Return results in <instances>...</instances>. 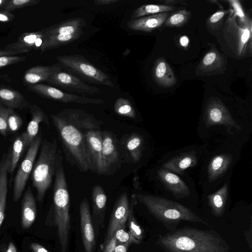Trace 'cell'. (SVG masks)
<instances>
[{
    "mask_svg": "<svg viewBox=\"0 0 252 252\" xmlns=\"http://www.w3.org/2000/svg\"><path fill=\"white\" fill-rule=\"evenodd\" d=\"M67 161L82 172L89 170L85 135L100 130L103 122L82 110L67 108L51 116Z\"/></svg>",
    "mask_w": 252,
    "mask_h": 252,
    "instance_id": "1",
    "label": "cell"
},
{
    "mask_svg": "<svg viewBox=\"0 0 252 252\" xmlns=\"http://www.w3.org/2000/svg\"><path fill=\"white\" fill-rule=\"evenodd\" d=\"M156 244L164 252H229L230 246L214 230L184 226L159 235Z\"/></svg>",
    "mask_w": 252,
    "mask_h": 252,
    "instance_id": "2",
    "label": "cell"
},
{
    "mask_svg": "<svg viewBox=\"0 0 252 252\" xmlns=\"http://www.w3.org/2000/svg\"><path fill=\"white\" fill-rule=\"evenodd\" d=\"M136 197L140 203L145 206L152 215L170 231L175 230L181 221L201 223L211 226L208 222L178 202L159 196L141 193L137 194Z\"/></svg>",
    "mask_w": 252,
    "mask_h": 252,
    "instance_id": "3",
    "label": "cell"
},
{
    "mask_svg": "<svg viewBox=\"0 0 252 252\" xmlns=\"http://www.w3.org/2000/svg\"><path fill=\"white\" fill-rule=\"evenodd\" d=\"M52 207L53 224L57 228L61 250L66 252L70 229V198L61 152L55 175Z\"/></svg>",
    "mask_w": 252,
    "mask_h": 252,
    "instance_id": "4",
    "label": "cell"
},
{
    "mask_svg": "<svg viewBox=\"0 0 252 252\" xmlns=\"http://www.w3.org/2000/svg\"><path fill=\"white\" fill-rule=\"evenodd\" d=\"M60 151L56 140L45 139L42 141L39 155L32 173V186L36 190L39 202L43 200L55 175Z\"/></svg>",
    "mask_w": 252,
    "mask_h": 252,
    "instance_id": "5",
    "label": "cell"
},
{
    "mask_svg": "<svg viewBox=\"0 0 252 252\" xmlns=\"http://www.w3.org/2000/svg\"><path fill=\"white\" fill-rule=\"evenodd\" d=\"M86 25L84 19L73 18L44 29L41 52L60 47L78 39Z\"/></svg>",
    "mask_w": 252,
    "mask_h": 252,
    "instance_id": "6",
    "label": "cell"
},
{
    "mask_svg": "<svg viewBox=\"0 0 252 252\" xmlns=\"http://www.w3.org/2000/svg\"><path fill=\"white\" fill-rule=\"evenodd\" d=\"M57 59L59 63L69 72L80 76L90 83L114 87L107 74L94 66L81 55L61 56L58 57Z\"/></svg>",
    "mask_w": 252,
    "mask_h": 252,
    "instance_id": "7",
    "label": "cell"
},
{
    "mask_svg": "<svg viewBox=\"0 0 252 252\" xmlns=\"http://www.w3.org/2000/svg\"><path fill=\"white\" fill-rule=\"evenodd\" d=\"M235 15L231 10L227 18L223 33L225 40L238 56H244L252 51V20L246 24L237 25Z\"/></svg>",
    "mask_w": 252,
    "mask_h": 252,
    "instance_id": "8",
    "label": "cell"
},
{
    "mask_svg": "<svg viewBox=\"0 0 252 252\" xmlns=\"http://www.w3.org/2000/svg\"><path fill=\"white\" fill-rule=\"evenodd\" d=\"M203 119L206 127L222 126L230 134L234 133L232 129L239 130L242 128L233 119L228 108L218 97H211L208 100L204 108Z\"/></svg>",
    "mask_w": 252,
    "mask_h": 252,
    "instance_id": "9",
    "label": "cell"
},
{
    "mask_svg": "<svg viewBox=\"0 0 252 252\" xmlns=\"http://www.w3.org/2000/svg\"><path fill=\"white\" fill-rule=\"evenodd\" d=\"M42 141L41 135H37L29 147L26 155L17 171L13 187V200L15 202L20 199L23 193L27 180L32 170Z\"/></svg>",
    "mask_w": 252,
    "mask_h": 252,
    "instance_id": "10",
    "label": "cell"
},
{
    "mask_svg": "<svg viewBox=\"0 0 252 252\" xmlns=\"http://www.w3.org/2000/svg\"><path fill=\"white\" fill-rule=\"evenodd\" d=\"M27 89L42 97L63 103H76L82 104H102L104 101L98 98H91L63 92L55 87L42 84L27 86Z\"/></svg>",
    "mask_w": 252,
    "mask_h": 252,
    "instance_id": "11",
    "label": "cell"
},
{
    "mask_svg": "<svg viewBox=\"0 0 252 252\" xmlns=\"http://www.w3.org/2000/svg\"><path fill=\"white\" fill-rule=\"evenodd\" d=\"M46 82L58 86L67 92L82 94H93L100 92L98 88L90 86L80 78L62 69L54 72Z\"/></svg>",
    "mask_w": 252,
    "mask_h": 252,
    "instance_id": "12",
    "label": "cell"
},
{
    "mask_svg": "<svg viewBox=\"0 0 252 252\" xmlns=\"http://www.w3.org/2000/svg\"><path fill=\"white\" fill-rule=\"evenodd\" d=\"M129 205L127 194L126 192H123L119 196L114 204L105 237L101 245H103L108 242L114 236L118 228H125L129 211Z\"/></svg>",
    "mask_w": 252,
    "mask_h": 252,
    "instance_id": "13",
    "label": "cell"
},
{
    "mask_svg": "<svg viewBox=\"0 0 252 252\" xmlns=\"http://www.w3.org/2000/svg\"><path fill=\"white\" fill-rule=\"evenodd\" d=\"M103 175H110L120 164V154L117 139L110 131H102Z\"/></svg>",
    "mask_w": 252,
    "mask_h": 252,
    "instance_id": "14",
    "label": "cell"
},
{
    "mask_svg": "<svg viewBox=\"0 0 252 252\" xmlns=\"http://www.w3.org/2000/svg\"><path fill=\"white\" fill-rule=\"evenodd\" d=\"M85 142L89 170L98 175H103L102 131H88L85 135Z\"/></svg>",
    "mask_w": 252,
    "mask_h": 252,
    "instance_id": "15",
    "label": "cell"
},
{
    "mask_svg": "<svg viewBox=\"0 0 252 252\" xmlns=\"http://www.w3.org/2000/svg\"><path fill=\"white\" fill-rule=\"evenodd\" d=\"M81 234L85 252H94L95 237L90 205L86 198L79 205Z\"/></svg>",
    "mask_w": 252,
    "mask_h": 252,
    "instance_id": "16",
    "label": "cell"
},
{
    "mask_svg": "<svg viewBox=\"0 0 252 252\" xmlns=\"http://www.w3.org/2000/svg\"><path fill=\"white\" fill-rule=\"evenodd\" d=\"M92 221L97 235L99 229L104 227L107 203L106 193L101 186L96 185L93 187L92 191Z\"/></svg>",
    "mask_w": 252,
    "mask_h": 252,
    "instance_id": "17",
    "label": "cell"
},
{
    "mask_svg": "<svg viewBox=\"0 0 252 252\" xmlns=\"http://www.w3.org/2000/svg\"><path fill=\"white\" fill-rule=\"evenodd\" d=\"M157 173L166 189L171 192L176 198H181L189 196V189L178 175L162 167L158 170Z\"/></svg>",
    "mask_w": 252,
    "mask_h": 252,
    "instance_id": "18",
    "label": "cell"
},
{
    "mask_svg": "<svg viewBox=\"0 0 252 252\" xmlns=\"http://www.w3.org/2000/svg\"><path fill=\"white\" fill-rule=\"evenodd\" d=\"M44 29L31 32H25L18 38L17 40L6 45L4 50L29 52L32 50H40L42 44Z\"/></svg>",
    "mask_w": 252,
    "mask_h": 252,
    "instance_id": "19",
    "label": "cell"
},
{
    "mask_svg": "<svg viewBox=\"0 0 252 252\" xmlns=\"http://www.w3.org/2000/svg\"><path fill=\"white\" fill-rule=\"evenodd\" d=\"M28 108L32 116L26 130L22 134L26 147H29L37 136L41 122L49 124V119L43 110L36 104H29Z\"/></svg>",
    "mask_w": 252,
    "mask_h": 252,
    "instance_id": "20",
    "label": "cell"
},
{
    "mask_svg": "<svg viewBox=\"0 0 252 252\" xmlns=\"http://www.w3.org/2000/svg\"><path fill=\"white\" fill-rule=\"evenodd\" d=\"M169 15L168 12H164L131 19L127 27L133 31L151 32L163 24Z\"/></svg>",
    "mask_w": 252,
    "mask_h": 252,
    "instance_id": "21",
    "label": "cell"
},
{
    "mask_svg": "<svg viewBox=\"0 0 252 252\" xmlns=\"http://www.w3.org/2000/svg\"><path fill=\"white\" fill-rule=\"evenodd\" d=\"M0 103L8 108L20 110L28 108L30 104L21 92L3 85H0Z\"/></svg>",
    "mask_w": 252,
    "mask_h": 252,
    "instance_id": "22",
    "label": "cell"
},
{
    "mask_svg": "<svg viewBox=\"0 0 252 252\" xmlns=\"http://www.w3.org/2000/svg\"><path fill=\"white\" fill-rule=\"evenodd\" d=\"M62 69L59 64L32 66L26 70L23 76L24 84L27 86L42 81L46 82L52 74Z\"/></svg>",
    "mask_w": 252,
    "mask_h": 252,
    "instance_id": "23",
    "label": "cell"
},
{
    "mask_svg": "<svg viewBox=\"0 0 252 252\" xmlns=\"http://www.w3.org/2000/svg\"><path fill=\"white\" fill-rule=\"evenodd\" d=\"M152 77L157 84L164 88L170 87L177 82L173 70L163 58L156 61L152 70Z\"/></svg>",
    "mask_w": 252,
    "mask_h": 252,
    "instance_id": "24",
    "label": "cell"
},
{
    "mask_svg": "<svg viewBox=\"0 0 252 252\" xmlns=\"http://www.w3.org/2000/svg\"><path fill=\"white\" fill-rule=\"evenodd\" d=\"M197 157L194 151L181 153L164 163L162 167L179 174H183L188 168L194 166Z\"/></svg>",
    "mask_w": 252,
    "mask_h": 252,
    "instance_id": "25",
    "label": "cell"
},
{
    "mask_svg": "<svg viewBox=\"0 0 252 252\" xmlns=\"http://www.w3.org/2000/svg\"><path fill=\"white\" fill-rule=\"evenodd\" d=\"M233 160L231 154H222L214 157L210 161L207 169L210 182L215 181L227 171Z\"/></svg>",
    "mask_w": 252,
    "mask_h": 252,
    "instance_id": "26",
    "label": "cell"
},
{
    "mask_svg": "<svg viewBox=\"0 0 252 252\" xmlns=\"http://www.w3.org/2000/svg\"><path fill=\"white\" fill-rule=\"evenodd\" d=\"M22 226L23 229L30 228L36 216V202L31 188L26 190L22 201Z\"/></svg>",
    "mask_w": 252,
    "mask_h": 252,
    "instance_id": "27",
    "label": "cell"
},
{
    "mask_svg": "<svg viewBox=\"0 0 252 252\" xmlns=\"http://www.w3.org/2000/svg\"><path fill=\"white\" fill-rule=\"evenodd\" d=\"M224 63L221 55L216 49L212 48L200 61L197 66V71L202 74L220 71L224 67Z\"/></svg>",
    "mask_w": 252,
    "mask_h": 252,
    "instance_id": "28",
    "label": "cell"
},
{
    "mask_svg": "<svg viewBox=\"0 0 252 252\" xmlns=\"http://www.w3.org/2000/svg\"><path fill=\"white\" fill-rule=\"evenodd\" d=\"M228 195V185L226 183L217 191L207 196L212 214L216 217H220L224 214Z\"/></svg>",
    "mask_w": 252,
    "mask_h": 252,
    "instance_id": "29",
    "label": "cell"
},
{
    "mask_svg": "<svg viewBox=\"0 0 252 252\" xmlns=\"http://www.w3.org/2000/svg\"><path fill=\"white\" fill-rule=\"evenodd\" d=\"M10 166V155L2 160L0 165V227L4 219L7 193V172Z\"/></svg>",
    "mask_w": 252,
    "mask_h": 252,
    "instance_id": "30",
    "label": "cell"
},
{
    "mask_svg": "<svg viewBox=\"0 0 252 252\" xmlns=\"http://www.w3.org/2000/svg\"><path fill=\"white\" fill-rule=\"evenodd\" d=\"M125 139V146L133 162L140 160L144 149V140L142 135L132 132Z\"/></svg>",
    "mask_w": 252,
    "mask_h": 252,
    "instance_id": "31",
    "label": "cell"
},
{
    "mask_svg": "<svg viewBox=\"0 0 252 252\" xmlns=\"http://www.w3.org/2000/svg\"><path fill=\"white\" fill-rule=\"evenodd\" d=\"M175 7L165 4H149L143 5L136 8L132 13V19L154 15L160 13L168 12L173 11Z\"/></svg>",
    "mask_w": 252,
    "mask_h": 252,
    "instance_id": "32",
    "label": "cell"
},
{
    "mask_svg": "<svg viewBox=\"0 0 252 252\" xmlns=\"http://www.w3.org/2000/svg\"><path fill=\"white\" fill-rule=\"evenodd\" d=\"M136 194L132 195L131 203L129 205V211L127 220L129 232L130 234L137 240L141 242L144 237V230L138 224L133 214L134 206L137 204Z\"/></svg>",
    "mask_w": 252,
    "mask_h": 252,
    "instance_id": "33",
    "label": "cell"
},
{
    "mask_svg": "<svg viewBox=\"0 0 252 252\" xmlns=\"http://www.w3.org/2000/svg\"><path fill=\"white\" fill-rule=\"evenodd\" d=\"M25 147V141L22 134L19 135L14 141L10 155L9 172L12 173L14 171Z\"/></svg>",
    "mask_w": 252,
    "mask_h": 252,
    "instance_id": "34",
    "label": "cell"
},
{
    "mask_svg": "<svg viewBox=\"0 0 252 252\" xmlns=\"http://www.w3.org/2000/svg\"><path fill=\"white\" fill-rule=\"evenodd\" d=\"M114 111L119 115L132 119L136 117L135 109L129 100L119 97L114 103Z\"/></svg>",
    "mask_w": 252,
    "mask_h": 252,
    "instance_id": "35",
    "label": "cell"
},
{
    "mask_svg": "<svg viewBox=\"0 0 252 252\" xmlns=\"http://www.w3.org/2000/svg\"><path fill=\"white\" fill-rule=\"evenodd\" d=\"M191 13L185 9L176 11L168 17L164 25L170 27H180L189 20Z\"/></svg>",
    "mask_w": 252,
    "mask_h": 252,
    "instance_id": "36",
    "label": "cell"
},
{
    "mask_svg": "<svg viewBox=\"0 0 252 252\" xmlns=\"http://www.w3.org/2000/svg\"><path fill=\"white\" fill-rule=\"evenodd\" d=\"M230 11L231 9L228 10L221 9L217 11L207 19V27L211 30H216L220 26L224 16Z\"/></svg>",
    "mask_w": 252,
    "mask_h": 252,
    "instance_id": "37",
    "label": "cell"
},
{
    "mask_svg": "<svg viewBox=\"0 0 252 252\" xmlns=\"http://www.w3.org/2000/svg\"><path fill=\"white\" fill-rule=\"evenodd\" d=\"M40 2V0H9L4 10L10 12L16 9L36 5Z\"/></svg>",
    "mask_w": 252,
    "mask_h": 252,
    "instance_id": "38",
    "label": "cell"
},
{
    "mask_svg": "<svg viewBox=\"0 0 252 252\" xmlns=\"http://www.w3.org/2000/svg\"><path fill=\"white\" fill-rule=\"evenodd\" d=\"M13 110L5 107L0 103V132L4 136H6L8 133L7 118Z\"/></svg>",
    "mask_w": 252,
    "mask_h": 252,
    "instance_id": "39",
    "label": "cell"
},
{
    "mask_svg": "<svg viewBox=\"0 0 252 252\" xmlns=\"http://www.w3.org/2000/svg\"><path fill=\"white\" fill-rule=\"evenodd\" d=\"M231 6L232 7V10L235 15L239 17L241 22V24H244L248 22L251 20L249 17H248L245 14L243 9L242 6L238 0H227Z\"/></svg>",
    "mask_w": 252,
    "mask_h": 252,
    "instance_id": "40",
    "label": "cell"
},
{
    "mask_svg": "<svg viewBox=\"0 0 252 252\" xmlns=\"http://www.w3.org/2000/svg\"><path fill=\"white\" fill-rule=\"evenodd\" d=\"M21 117L13 110L7 118V125L9 131L14 132L18 131L22 125Z\"/></svg>",
    "mask_w": 252,
    "mask_h": 252,
    "instance_id": "41",
    "label": "cell"
},
{
    "mask_svg": "<svg viewBox=\"0 0 252 252\" xmlns=\"http://www.w3.org/2000/svg\"><path fill=\"white\" fill-rule=\"evenodd\" d=\"M27 56H5L0 57V68L25 61Z\"/></svg>",
    "mask_w": 252,
    "mask_h": 252,
    "instance_id": "42",
    "label": "cell"
},
{
    "mask_svg": "<svg viewBox=\"0 0 252 252\" xmlns=\"http://www.w3.org/2000/svg\"><path fill=\"white\" fill-rule=\"evenodd\" d=\"M114 235L116 239L117 245L126 243L132 237L129 232L126 231L125 228L123 227L118 228Z\"/></svg>",
    "mask_w": 252,
    "mask_h": 252,
    "instance_id": "43",
    "label": "cell"
},
{
    "mask_svg": "<svg viewBox=\"0 0 252 252\" xmlns=\"http://www.w3.org/2000/svg\"><path fill=\"white\" fill-rule=\"evenodd\" d=\"M117 246L114 235L105 244L100 246L99 252H113Z\"/></svg>",
    "mask_w": 252,
    "mask_h": 252,
    "instance_id": "44",
    "label": "cell"
},
{
    "mask_svg": "<svg viewBox=\"0 0 252 252\" xmlns=\"http://www.w3.org/2000/svg\"><path fill=\"white\" fill-rule=\"evenodd\" d=\"M141 242L135 239L133 236L126 243L118 245L113 252H127L129 246L132 244H139Z\"/></svg>",
    "mask_w": 252,
    "mask_h": 252,
    "instance_id": "45",
    "label": "cell"
},
{
    "mask_svg": "<svg viewBox=\"0 0 252 252\" xmlns=\"http://www.w3.org/2000/svg\"><path fill=\"white\" fill-rule=\"evenodd\" d=\"M14 15L10 12L4 10H0V22H9L13 20Z\"/></svg>",
    "mask_w": 252,
    "mask_h": 252,
    "instance_id": "46",
    "label": "cell"
},
{
    "mask_svg": "<svg viewBox=\"0 0 252 252\" xmlns=\"http://www.w3.org/2000/svg\"><path fill=\"white\" fill-rule=\"evenodd\" d=\"M30 248L33 252H50L42 245L36 243H31Z\"/></svg>",
    "mask_w": 252,
    "mask_h": 252,
    "instance_id": "47",
    "label": "cell"
},
{
    "mask_svg": "<svg viewBox=\"0 0 252 252\" xmlns=\"http://www.w3.org/2000/svg\"><path fill=\"white\" fill-rule=\"evenodd\" d=\"M23 53H25V52L23 51H7L0 49V57L5 56H16Z\"/></svg>",
    "mask_w": 252,
    "mask_h": 252,
    "instance_id": "48",
    "label": "cell"
},
{
    "mask_svg": "<svg viewBox=\"0 0 252 252\" xmlns=\"http://www.w3.org/2000/svg\"><path fill=\"white\" fill-rule=\"evenodd\" d=\"M252 220H251V225L249 229H247L245 231V236L246 239L249 244V246L251 249H252Z\"/></svg>",
    "mask_w": 252,
    "mask_h": 252,
    "instance_id": "49",
    "label": "cell"
},
{
    "mask_svg": "<svg viewBox=\"0 0 252 252\" xmlns=\"http://www.w3.org/2000/svg\"><path fill=\"white\" fill-rule=\"evenodd\" d=\"M119 1V0H95L94 1V3L97 5H106L117 2Z\"/></svg>",
    "mask_w": 252,
    "mask_h": 252,
    "instance_id": "50",
    "label": "cell"
},
{
    "mask_svg": "<svg viewBox=\"0 0 252 252\" xmlns=\"http://www.w3.org/2000/svg\"><path fill=\"white\" fill-rule=\"evenodd\" d=\"M159 1L162 2L165 4V5H169L168 4H181L184 5H187V3L184 0H159Z\"/></svg>",
    "mask_w": 252,
    "mask_h": 252,
    "instance_id": "51",
    "label": "cell"
},
{
    "mask_svg": "<svg viewBox=\"0 0 252 252\" xmlns=\"http://www.w3.org/2000/svg\"><path fill=\"white\" fill-rule=\"evenodd\" d=\"M189 40L188 36L183 35L180 39V45L183 47H187L189 45Z\"/></svg>",
    "mask_w": 252,
    "mask_h": 252,
    "instance_id": "52",
    "label": "cell"
},
{
    "mask_svg": "<svg viewBox=\"0 0 252 252\" xmlns=\"http://www.w3.org/2000/svg\"><path fill=\"white\" fill-rule=\"evenodd\" d=\"M6 252H17L16 247L13 242H11L9 243Z\"/></svg>",
    "mask_w": 252,
    "mask_h": 252,
    "instance_id": "53",
    "label": "cell"
},
{
    "mask_svg": "<svg viewBox=\"0 0 252 252\" xmlns=\"http://www.w3.org/2000/svg\"><path fill=\"white\" fill-rule=\"evenodd\" d=\"M9 0H0V10H4Z\"/></svg>",
    "mask_w": 252,
    "mask_h": 252,
    "instance_id": "54",
    "label": "cell"
},
{
    "mask_svg": "<svg viewBox=\"0 0 252 252\" xmlns=\"http://www.w3.org/2000/svg\"><path fill=\"white\" fill-rule=\"evenodd\" d=\"M0 80H4L9 82L11 81V78L6 74H0Z\"/></svg>",
    "mask_w": 252,
    "mask_h": 252,
    "instance_id": "55",
    "label": "cell"
}]
</instances>
